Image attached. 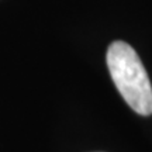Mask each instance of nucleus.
<instances>
[{"label": "nucleus", "mask_w": 152, "mask_h": 152, "mask_svg": "<svg viewBox=\"0 0 152 152\" xmlns=\"http://www.w3.org/2000/svg\"><path fill=\"white\" fill-rule=\"evenodd\" d=\"M107 66L125 103L140 115H151V80L135 49L124 41H114L107 49Z\"/></svg>", "instance_id": "nucleus-1"}]
</instances>
